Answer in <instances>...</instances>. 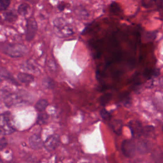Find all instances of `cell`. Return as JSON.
Listing matches in <instances>:
<instances>
[{
    "label": "cell",
    "instance_id": "1",
    "mask_svg": "<svg viewBox=\"0 0 163 163\" xmlns=\"http://www.w3.org/2000/svg\"><path fill=\"white\" fill-rule=\"evenodd\" d=\"M15 131L14 118L10 113L6 112L0 115V135H9Z\"/></svg>",
    "mask_w": 163,
    "mask_h": 163
},
{
    "label": "cell",
    "instance_id": "2",
    "mask_svg": "<svg viewBox=\"0 0 163 163\" xmlns=\"http://www.w3.org/2000/svg\"><path fill=\"white\" fill-rule=\"evenodd\" d=\"M2 50L5 54L13 58L22 57L28 52V49L25 45L19 44L5 45Z\"/></svg>",
    "mask_w": 163,
    "mask_h": 163
},
{
    "label": "cell",
    "instance_id": "3",
    "mask_svg": "<svg viewBox=\"0 0 163 163\" xmlns=\"http://www.w3.org/2000/svg\"><path fill=\"white\" fill-rule=\"evenodd\" d=\"M121 150L126 157L132 158L135 155L136 146L133 141L131 139H126L123 141L121 145Z\"/></svg>",
    "mask_w": 163,
    "mask_h": 163
},
{
    "label": "cell",
    "instance_id": "4",
    "mask_svg": "<svg viewBox=\"0 0 163 163\" xmlns=\"http://www.w3.org/2000/svg\"><path fill=\"white\" fill-rule=\"evenodd\" d=\"M26 39L27 41H31L35 38V35L38 29L37 22L33 17H30L28 19L27 24H26Z\"/></svg>",
    "mask_w": 163,
    "mask_h": 163
},
{
    "label": "cell",
    "instance_id": "5",
    "mask_svg": "<svg viewBox=\"0 0 163 163\" xmlns=\"http://www.w3.org/2000/svg\"><path fill=\"white\" fill-rule=\"evenodd\" d=\"M5 105L10 107L23 102V98L18 93H9L4 100Z\"/></svg>",
    "mask_w": 163,
    "mask_h": 163
},
{
    "label": "cell",
    "instance_id": "6",
    "mask_svg": "<svg viewBox=\"0 0 163 163\" xmlns=\"http://www.w3.org/2000/svg\"><path fill=\"white\" fill-rule=\"evenodd\" d=\"M59 144V137L56 135L50 136L44 142V146L49 151H54L58 147Z\"/></svg>",
    "mask_w": 163,
    "mask_h": 163
},
{
    "label": "cell",
    "instance_id": "7",
    "mask_svg": "<svg viewBox=\"0 0 163 163\" xmlns=\"http://www.w3.org/2000/svg\"><path fill=\"white\" fill-rule=\"evenodd\" d=\"M29 144L32 148L35 150H39L44 147V143L43 142L40 136L35 134L30 137Z\"/></svg>",
    "mask_w": 163,
    "mask_h": 163
},
{
    "label": "cell",
    "instance_id": "8",
    "mask_svg": "<svg viewBox=\"0 0 163 163\" xmlns=\"http://www.w3.org/2000/svg\"><path fill=\"white\" fill-rule=\"evenodd\" d=\"M129 128L131 129L132 135L134 136V137H139L140 136L143 132V129L141 126V124H139L138 122H131L129 123Z\"/></svg>",
    "mask_w": 163,
    "mask_h": 163
},
{
    "label": "cell",
    "instance_id": "9",
    "mask_svg": "<svg viewBox=\"0 0 163 163\" xmlns=\"http://www.w3.org/2000/svg\"><path fill=\"white\" fill-rule=\"evenodd\" d=\"M136 150L138 151L139 154H145L151 151V146L147 142L141 141L138 144Z\"/></svg>",
    "mask_w": 163,
    "mask_h": 163
},
{
    "label": "cell",
    "instance_id": "10",
    "mask_svg": "<svg viewBox=\"0 0 163 163\" xmlns=\"http://www.w3.org/2000/svg\"><path fill=\"white\" fill-rule=\"evenodd\" d=\"M111 128L116 135H121L122 129V122L121 120H114L111 123Z\"/></svg>",
    "mask_w": 163,
    "mask_h": 163
},
{
    "label": "cell",
    "instance_id": "11",
    "mask_svg": "<svg viewBox=\"0 0 163 163\" xmlns=\"http://www.w3.org/2000/svg\"><path fill=\"white\" fill-rule=\"evenodd\" d=\"M19 80L24 84H29L34 80V77L31 75L26 73H20L17 75Z\"/></svg>",
    "mask_w": 163,
    "mask_h": 163
},
{
    "label": "cell",
    "instance_id": "12",
    "mask_svg": "<svg viewBox=\"0 0 163 163\" xmlns=\"http://www.w3.org/2000/svg\"><path fill=\"white\" fill-rule=\"evenodd\" d=\"M152 158L155 163L163 162V152L161 149H155L152 153Z\"/></svg>",
    "mask_w": 163,
    "mask_h": 163
},
{
    "label": "cell",
    "instance_id": "13",
    "mask_svg": "<svg viewBox=\"0 0 163 163\" xmlns=\"http://www.w3.org/2000/svg\"><path fill=\"white\" fill-rule=\"evenodd\" d=\"M4 17L6 21L10 22H14L17 19V15L16 12L14 10L5 12L4 14Z\"/></svg>",
    "mask_w": 163,
    "mask_h": 163
},
{
    "label": "cell",
    "instance_id": "14",
    "mask_svg": "<svg viewBox=\"0 0 163 163\" xmlns=\"http://www.w3.org/2000/svg\"><path fill=\"white\" fill-rule=\"evenodd\" d=\"M49 103L48 101L45 99H40L35 105V108L40 112H44L46 108L47 107Z\"/></svg>",
    "mask_w": 163,
    "mask_h": 163
},
{
    "label": "cell",
    "instance_id": "15",
    "mask_svg": "<svg viewBox=\"0 0 163 163\" xmlns=\"http://www.w3.org/2000/svg\"><path fill=\"white\" fill-rule=\"evenodd\" d=\"M0 75H1L2 77H3V78H6V79L10 80L12 81V82H14V84H17L16 81L14 80V78H13L12 75L10 74L8 71L6 70V69L3 68H0Z\"/></svg>",
    "mask_w": 163,
    "mask_h": 163
},
{
    "label": "cell",
    "instance_id": "16",
    "mask_svg": "<svg viewBox=\"0 0 163 163\" xmlns=\"http://www.w3.org/2000/svg\"><path fill=\"white\" fill-rule=\"evenodd\" d=\"M29 9V5L27 3H22L18 8V13L22 16H24L28 14Z\"/></svg>",
    "mask_w": 163,
    "mask_h": 163
},
{
    "label": "cell",
    "instance_id": "17",
    "mask_svg": "<svg viewBox=\"0 0 163 163\" xmlns=\"http://www.w3.org/2000/svg\"><path fill=\"white\" fill-rule=\"evenodd\" d=\"M112 98V95L110 94H106L103 96H102L99 99V102L100 104L103 106H105L109 102Z\"/></svg>",
    "mask_w": 163,
    "mask_h": 163
},
{
    "label": "cell",
    "instance_id": "18",
    "mask_svg": "<svg viewBox=\"0 0 163 163\" xmlns=\"http://www.w3.org/2000/svg\"><path fill=\"white\" fill-rule=\"evenodd\" d=\"M10 3V1L8 0H0V11L6 10V8Z\"/></svg>",
    "mask_w": 163,
    "mask_h": 163
},
{
    "label": "cell",
    "instance_id": "19",
    "mask_svg": "<svg viewBox=\"0 0 163 163\" xmlns=\"http://www.w3.org/2000/svg\"><path fill=\"white\" fill-rule=\"evenodd\" d=\"M100 115L101 116V117L103 118V119L106 120V121H107V120H109L111 117V114L108 111L106 110V109H103L101 110L100 112Z\"/></svg>",
    "mask_w": 163,
    "mask_h": 163
},
{
    "label": "cell",
    "instance_id": "20",
    "mask_svg": "<svg viewBox=\"0 0 163 163\" xmlns=\"http://www.w3.org/2000/svg\"><path fill=\"white\" fill-rule=\"evenodd\" d=\"M48 119V115L46 114H44V113H42V114L39 115L38 119V123L40 124H42L45 123L46 121V119Z\"/></svg>",
    "mask_w": 163,
    "mask_h": 163
},
{
    "label": "cell",
    "instance_id": "21",
    "mask_svg": "<svg viewBox=\"0 0 163 163\" xmlns=\"http://www.w3.org/2000/svg\"><path fill=\"white\" fill-rule=\"evenodd\" d=\"M7 145V140L5 138H2L0 139V151L4 149Z\"/></svg>",
    "mask_w": 163,
    "mask_h": 163
},
{
    "label": "cell",
    "instance_id": "22",
    "mask_svg": "<svg viewBox=\"0 0 163 163\" xmlns=\"http://www.w3.org/2000/svg\"><path fill=\"white\" fill-rule=\"evenodd\" d=\"M52 80L51 79H46V80L44 82V84H45V86L46 87H49V88H51L52 87H53L52 85Z\"/></svg>",
    "mask_w": 163,
    "mask_h": 163
},
{
    "label": "cell",
    "instance_id": "23",
    "mask_svg": "<svg viewBox=\"0 0 163 163\" xmlns=\"http://www.w3.org/2000/svg\"><path fill=\"white\" fill-rule=\"evenodd\" d=\"M118 6V5L116 4V3H114V4H112L111 5V6H110V9H111V11H112L113 12H114V13H116L117 12H119V10L118 9H116V7H117Z\"/></svg>",
    "mask_w": 163,
    "mask_h": 163
},
{
    "label": "cell",
    "instance_id": "24",
    "mask_svg": "<svg viewBox=\"0 0 163 163\" xmlns=\"http://www.w3.org/2000/svg\"><path fill=\"white\" fill-rule=\"evenodd\" d=\"M0 163H3V161L1 160V158H0Z\"/></svg>",
    "mask_w": 163,
    "mask_h": 163
},
{
    "label": "cell",
    "instance_id": "25",
    "mask_svg": "<svg viewBox=\"0 0 163 163\" xmlns=\"http://www.w3.org/2000/svg\"><path fill=\"white\" fill-rule=\"evenodd\" d=\"M135 163H136V162H135Z\"/></svg>",
    "mask_w": 163,
    "mask_h": 163
}]
</instances>
